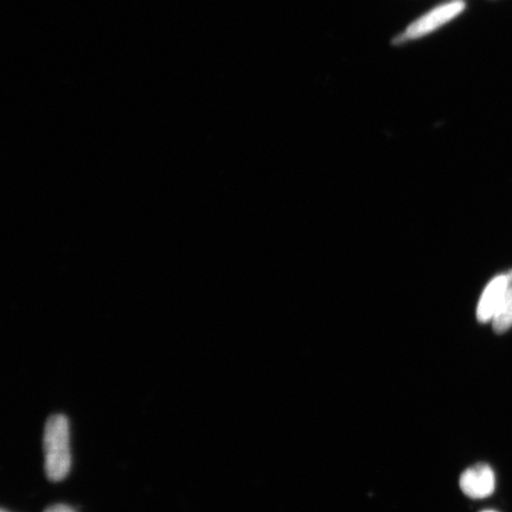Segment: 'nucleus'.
<instances>
[{
    "mask_svg": "<svg viewBox=\"0 0 512 512\" xmlns=\"http://www.w3.org/2000/svg\"><path fill=\"white\" fill-rule=\"evenodd\" d=\"M44 469L50 482H61L69 475L72 454L69 446V421L62 414L51 415L44 428Z\"/></svg>",
    "mask_w": 512,
    "mask_h": 512,
    "instance_id": "1",
    "label": "nucleus"
},
{
    "mask_svg": "<svg viewBox=\"0 0 512 512\" xmlns=\"http://www.w3.org/2000/svg\"><path fill=\"white\" fill-rule=\"evenodd\" d=\"M464 8L465 5L462 2H452L441 5L439 8L428 12V14L419 18L418 21L409 25L405 35H403V38H407V40L409 38V40H412V38H419L431 34L432 31L437 30L438 28L443 27L444 24L452 21V19L457 17Z\"/></svg>",
    "mask_w": 512,
    "mask_h": 512,
    "instance_id": "2",
    "label": "nucleus"
},
{
    "mask_svg": "<svg viewBox=\"0 0 512 512\" xmlns=\"http://www.w3.org/2000/svg\"><path fill=\"white\" fill-rule=\"evenodd\" d=\"M512 285V270L498 275L486 286L477 307V318L480 323L492 322L499 307H501L505 294Z\"/></svg>",
    "mask_w": 512,
    "mask_h": 512,
    "instance_id": "3",
    "label": "nucleus"
},
{
    "mask_svg": "<svg viewBox=\"0 0 512 512\" xmlns=\"http://www.w3.org/2000/svg\"><path fill=\"white\" fill-rule=\"evenodd\" d=\"M460 489L467 497L484 499L494 494L496 477L488 464H478L467 469L460 477Z\"/></svg>",
    "mask_w": 512,
    "mask_h": 512,
    "instance_id": "4",
    "label": "nucleus"
},
{
    "mask_svg": "<svg viewBox=\"0 0 512 512\" xmlns=\"http://www.w3.org/2000/svg\"><path fill=\"white\" fill-rule=\"evenodd\" d=\"M492 326L497 334H504L512 328V285L507 294H505L503 303L492 319Z\"/></svg>",
    "mask_w": 512,
    "mask_h": 512,
    "instance_id": "5",
    "label": "nucleus"
},
{
    "mask_svg": "<svg viewBox=\"0 0 512 512\" xmlns=\"http://www.w3.org/2000/svg\"><path fill=\"white\" fill-rule=\"evenodd\" d=\"M44 512H76L74 509L68 507V505L64 504H56L53 507L48 508Z\"/></svg>",
    "mask_w": 512,
    "mask_h": 512,
    "instance_id": "6",
    "label": "nucleus"
},
{
    "mask_svg": "<svg viewBox=\"0 0 512 512\" xmlns=\"http://www.w3.org/2000/svg\"><path fill=\"white\" fill-rule=\"evenodd\" d=\"M483 512H496V511L488 510V511H483Z\"/></svg>",
    "mask_w": 512,
    "mask_h": 512,
    "instance_id": "7",
    "label": "nucleus"
},
{
    "mask_svg": "<svg viewBox=\"0 0 512 512\" xmlns=\"http://www.w3.org/2000/svg\"><path fill=\"white\" fill-rule=\"evenodd\" d=\"M0 512H8V511H6V510H4V509H3V510H2V511H0Z\"/></svg>",
    "mask_w": 512,
    "mask_h": 512,
    "instance_id": "8",
    "label": "nucleus"
}]
</instances>
